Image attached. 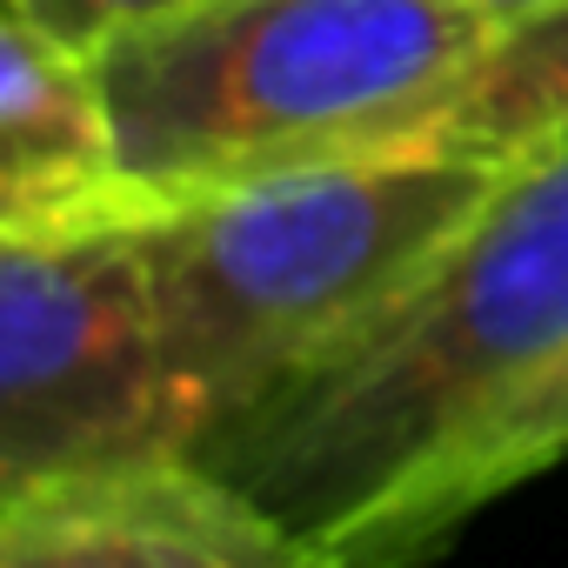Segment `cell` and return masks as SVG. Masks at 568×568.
<instances>
[{
	"mask_svg": "<svg viewBox=\"0 0 568 568\" xmlns=\"http://www.w3.org/2000/svg\"><path fill=\"white\" fill-rule=\"evenodd\" d=\"M0 568H342L201 455L54 475L0 495Z\"/></svg>",
	"mask_w": 568,
	"mask_h": 568,
	"instance_id": "cell-5",
	"label": "cell"
},
{
	"mask_svg": "<svg viewBox=\"0 0 568 568\" xmlns=\"http://www.w3.org/2000/svg\"><path fill=\"white\" fill-rule=\"evenodd\" d=\"M194 455L141 227L0 241V495Z\"/></svg>",
	"mask_w": 568,
	"mask_h": 568,
	"instance_id": "cell-4",
	"label": "cell"
},
{
	"mask_svg": "<svg viewBox=\"0 0 568 568\" xmlns=\"http://www.w3.org/2000/svg\"><path fill=\"white\" fill-rule=\"evenodd\" d=\"M88 61L154 207L368 154L521 168L568 134V8L207 0Z\"/></svg>",
	"mask_w": 568,
	"mask_h": 568,
	"instance_id": "cell-1",
	"label": "cell"
},
{
	"mask_svg": "<svg viewBox=\"0 0 568 568\" xmlns=\"http://www.w3.org/2000/svg\"><path fill=\"white\" fill-rule=\"evenodd\" d=\"M194 8H207V0H8V14L34 21L48 41L74 48V54H101L108 41L141 34L174 14H194Z\"/></svg>",
	"mask_w": 568,
	"mask_h": 568,
	"instance_id": "cell-8",
	"label": "cell"
},
{
	"mask_svg": "<svg viewBox=\"0 0 568 568\" xmlns=\"http://www.w3.org/2000/svg\"><path fill=\"white\" fill-rule=\"evenodd\" d=\"M555 462H568V355L515 402L501 408L402 515L395 528L375 541L368 568H422L428 555H442L455 541V528H468L481 508H495L501 495H515L521 481L548 475Z\"/></svg>",
	"mask_w": 568,
	"mask_h": 568,
	"instance_id": "cell-7",
	"label": "cell"
},
{
	"mask_svg": "<svg viewBox=\"0 0 568 568\" xmlns=\"http://www.w3.org/2000/svg\"><path fill=\"white\" fill-rule=\"evenodd\" d=\"M568 355V134L521 161L402 288L201 448L342 568Z\"/></svg>",
	"mask_w": 568,
	"mask_h": 568,
	"instance_id": "cell-2",
	"label": "cell"
},
{
	"mask_svg": "<svg viewBox=\"0 0 568 568\" xmlns=\"http://www.w3.org/2000/svg\"><path fill=\"white\" fill-rule=\"evenodd\" d=\"M455 8H475V14H495V21H535V14L568 8V0H455Z\"/></svg>",
	"mask_w": 568,
	"mask_h": 568,
	"instance_id": "cell-9",
	"label": "cell"
},
{
	"mask_svg": "<svg viewBox=\"0 0 568 568\" xmlns=\"http://www.w3.org/2000/svg\"><path fill=\"white\" fill-rule=\"evenodd\" d=\"M508 174L475 154H368L214 187L141 221L194 455L355 335Z\"/></svg>",
	"mask_w": 568,
	"mask_h": 568,
	"instance_id": "cell-3",
	"label": "cell"
},
{
	"mask_svg": "<svg viewBox=\"0 0 568 568\" xmlns=\"http://www.w3.org/2000/svg\"><path fill=\"white\" fill-rule=\"evenodd\" d=\"M161 207L134 187L94 61L34 21L0 28V241L141 227Z\"/></svg>",
	"mask_w": 568,
	"mask_h": 568,
	"instance_id": "cell-6",
	"label": "cell"
}]
</instances>
